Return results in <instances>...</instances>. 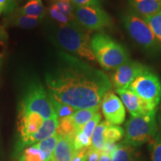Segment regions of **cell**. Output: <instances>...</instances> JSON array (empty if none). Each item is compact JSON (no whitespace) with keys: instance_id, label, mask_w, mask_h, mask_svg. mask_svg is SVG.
Returning a JSON list of instances; mask_svg holds the SVG:
<instances>
[{"instance_id":"6da1fadb","label":"cell","mask_w":161,"mask_h":161,"mask_svg":"<svg viewBox=\"0 0 161 161\" xmlns=\"http://www.w3.org/2000/svg\"><path fill=\"white\" fill-rule=\"evenodd\" d=\"M58 58L45 76L50 98L76 110L100 106L112 87L108 75L67 53L60 52Z\"/></svg>"},{"instance_id":"7a4b0ae2","label":"cell","mask_w":161,"mask_h":161,"mask_svg":"<svg viewBox=\"0 0 161 161\" xmlns=\"http://www.w3.org/2000/svg\"><path fill=\"white\" fill-rule=\"evenodd\" d=\"M91 48L96 60L105 70H115L129 60L123 46L103 32L92 37Z\"/></svg>"},{"instance_id":"3957f363","label":"cell","mask_w":161,"mask_h":161,"mask_svg":"<svg viewBox=\"0 0 161 161\" xmlns=\"http://www.w3.org/2000/svg\"><path fill=\"white\" fill-rule=\"evenodd\" d=\"M156 113L154 111L144 115L131 116L125 125V136L122 142L138 147L147 142H152L158 129Z\"/></svg>"},{"instance_id":"277c9868","label":"cell","mask_w":161,"mask_h":161,"mask_svg":"<svg viewBox=\"0 0 161 161\" xmlns=\"http://www.w3.org/2000/svg\"><path fill=\"white\" fill-rule=\"evenodd\" d=\"M57 37L60 46L67 51L88 60L92 61L96 60L92 51L91 40L89 35L78 28L75 23H69L60 27Z\"/></svg>"},{"instance_id":"5b68a950","label":"cell","mask_w":161,"mask_h":161,"mask_svg":"<svg viewBox=\"0 0 161 161\" xmlns=\"http://www.w3.org/2000/svg\"><path fill=\"white\" fill-rule=\"evenodd\" d=\"M19 110L37 113L44 119L55 115L48 92L38 82H33L27 88L19 104Z\"/></svg>"},{"instance_id":"8992f818","label":"cell","mask_w":161,"mask_h":161,"mask_svg":"<svg viewBox=\"0 0 161 161\" xmlns=\"http://www.w3.org/2000/svg\"><path fill=\"white\" fill-rule=\"evenodd\" d=\"M128 89L158 108L161 98V84L158 76L148 69L141 72L131 82Z\"/></svg>"},{"instance_id":"52a82bcc","label":"cell","mask_w":161,"mask_h":161,"mask_svg":"<svg viewBox=\"0 0 161 161\" xmlns=\"http://www.w3.org/2000/svg\"><path fill=\"white\" fill-rule=\"evenodd\" d=\"M125 29L133 39L145 49H152L157 44V39L144 19L135 14L124 17Z\"/></svg>"},{"instance_id":"ba28073f","label":"cell","mask_w":161,"mask_h":161,"mask_svg":"<svg viewBox=\"0 0 161 161\" xmlns=\"http://www.w3.org/2000/svg\"><path fill=\"white\" fill-rule=\"evenodd\" d=\"M75 17L86 29L98 31L110 26L111 19L100 6H75Z\"/></svg>"},{"instance_id":"9c48e42d","label":"cell","mask_w":161,"mask_h":161,"mask_svg":"<svg viewBox=\"0 0 161 161\" xmlns=\"http://www.w3.org/2000/svg\"><path fill=\"white\" fill-rule=\"evenodd\" d=\"M147 69L138 62L128 60L115 69L110 77V82L116 89L128 88L133 80Z\"/></svg>"},{"instance_id":"30bf717a","label":"cell","mask_w":161,"mask_h":161,"mask_svg":"<svg viewBox=\"0 0 161 161\" xmlns=\"http://www.w3.org/2000/svg\"><path fill=\"white\" fill-rule=\"evenodd\" d=\"M101 105L106 121L110 124L118 125L123 123L126 115L124 104L112 90L104 94Z\"/></svg>"},{"instance_id":"8fae6325","label":"cell","mask_w":161,"mask_h":161,"mask_svg":"<svg viewBox=\"0 0 161 161\" xmlns=\"http://www.w3.org/2000/svg\"><path fill=\"white\" fill-rule=\"evenodd\" d=\"M116 92L132 116L144 115L158 110L128 88L116 89Z\"/></svg>"},{"instance_id":"7c38bea8","label":"cell","mask_w":161,"mask_h":161,"mask_svg":"<svg viewBox=\"0 0 161 161\" xmlns=\"http://www.w3.org/2000/svg\"><path fill=\"white\" fill-rule=\"evenodd\" d=\"M44 119L39 114L27 112L19 110L17 117V130L19 134V140H22L32 135L40 129Z\"/></svg>"},{"instance_id":"4fadbf2b","label":"cell","mask_w":161,"mask_h":161,"mask_svg":"<svg viewBox=\"0 0 161 161\" xmlns=\"http://www.w3.org/2000/svg\"><path fill=\"white\" fill-rule=\"evenodd\" d=\"M58 124V119L56 115L48 119H45L42 126L37 132L24 140H18L16 149L17 152H19L26 146H31V145L33 146V145L37 143L38 142L53 136L56 133Z\"/></svg>"},{"instance_id":"5bb4252c","label":"cell","mask_w":161,"mask_h":161,"mask_svg":"<svg viewBox=\"0 0 161 161\" xmlns=\"http://www.w3.org/2000/svg\"><path fill=\"white\" fill-rule=\"evenodd\" d=\"M75 152L73 140L68 137L58 136V140L52 158L53 161H71Z\"/></svg>"},{"instance_id":"9a60e30c","label":"cell","mask_w":161,"mask_h":161,"mask_svg":"<svg viewBox=\"0 0 161 161\" xmlns=\"http://www.w3.org/2000/svg\"><path fill=\"white\" fill-rule=\"evenodd\" d=\"M132 8L142 17H148L161 11V3L157 0H130Z\"/></svg>"},{"instance_id":"2e32d148","label":"cell","mask_w":161,"mask_h":161,"mask_svg":"<svg viewBox=\"0 0 161 161\" xmlns=\"http://www.w3.org/2000/svg\"><path fill=\"white\" fill-rule=\"evenodd\" d=\"M140 154L137 147L121 142L112 156V161H140Z\"/></svg>"},{"instance_id":"e0dca14e","label":"cell","mask_w":161,"mask_h":161,"mask_svg":"<svg viewBox=\"0 0 161 161\" xmlns=\"http://www.w3.org/2000/svg\"><path fill=\"white\" fill-rule=\"evenodd\" d=\"M15 11L19 14L40 19H42L45 14V8L41 0H30L23 7L16 9Z\"/></svg>"},{"instance_id":"ac0fdd59","label":"cell","mask_w":161,"mask_h":161,"mask_svg":"<svg viewBox=\"0 0 161 161\" xmlns=\"http://www.w3.org/2000/svg\"><path fill=\"white\" fill-rule=\"evenodd\" d=\"M79 130L76 127L72 116L58 119V124L56 134L59 136L68 137L74 140Z\"/></svg>"},{"instance_id":"d6986e66","label":"cell","mask_w":161,"mask_h":161,"mask_svg":"<svg viewBox=\"0 0 161 161\" xmlns=\"http://www.w3.org/2000/svg\"><path fill=\"white\" fill-rule=\"evenodd\" d=\"M100 106L94 107L91 108H85V109H78L71 116L76 127L78 130L81 128L87 123L91 119L99 112Z\"/></svg>"},{"instance_id":"ffe728a7","label":"cell","mask_w":161,"mask_h":161,"mask_svg":"<svg viewBox=\"0 0 161 161\" xmlns=\"http://www.w3.org/2000/svg\"><path fill=\"white\" fill-rule=\"evenodd\" d=\"M41 19L40 18L30 17L15 13L10 16L5 22L10 25L17 26L23 29H32L37 26L40 23Z\"/></svg>"},{"instance_id":"44dd1931","label":"cell","mask_w":161,"mask_h":161,"mask_svg":"<svg viewBox=\"0 0 161 161\" xmlns=\"http://www.w3.org/2000/svg\"><path fill=\"white\" fill-rule=\"evenodd\" d=\"M109 125L110 123L108 121H102L96 127L91 137V146L92 148H96L100 152H102L104 150V146H105L104 133L106 128Z\"/></svg>"},{"instance_id":"7402d4cb","label":"cell","mask_w":161,"mask_h":161,"mask_svg":"<svg viewBox=\"0 0 161 161\" xmlns=\"http://www.w3.org/2000/svg\"><path fill=\"white\" fill-rule=\"evenodd\" d=\"M58 140V136L55 133L53 136H50V137L46 139V140L40 141V142H38L37 143L33 145L32 147L43 152L46 157L45 161H49L50 159L52 158V155H53Z\"/></svg>"},{"instance_id":"603a6c76","label":"cell","mask_w":161,"mask_h":161,"mask_svg":"<svg viewBox=\"0 0 161 161\" xmlns=\"http://www.w3.org/2000/svg\"><path fill=\"white\" fill-rule=\"evenodd\" d=\"M125 131L123 128L119 125L110 124L107 127L104 133L105 143H116L122 140Z\"/></svg>"},{"instance_id":"cb8c5ba5","label":"cell","mask_w":161,"mask_h":161,"mask_svg":"<svg viewBox=\"0 0 161 161\" xmlns=\"http://www.w3.org/2000/svg\"><path fill=\"white\" fill-rule=\"evenodd\" d=\"M144 19L152 29L154 37L161 43V11L150 17H145Z\"/></svg>"},{"instance_id":"d4e9b609","label":"cell","mask_w":161,"mask_h":161,"mask_svg":"<svg viewBox=\"0 0 161 161\" xmlns=\"http://www.w3.org/2000/svg\"><path fill=\"white\" fill-rule=\"evenodd\" d=\"M19 161H45L46 157L43 152L34 147H29L23 151Z\"/></svg>"},{"instance_id":"484cf974","label":"cell","mask_w":161,"mask_h":161,"mask_svg":"<svg viewBox=\"0 0 161 161\" xmlns=\"http://www.w3.org/2000/svg\"><path fill=\"white\" fill-rule=\"evenodd\" d=\"M51 101L54 110H55V115L57 116L58 119H62L72 116L76 110L75 108L67 105V104L60 103V102H58L57 101L52 99V98Z\"/></svg>"},{"instance_id":"4316f807","label":"cell","mask_w":161,"mask_h":161,"mask_svg":"<svg viewBox=\"0 0 161 161\" xmlns=\"http://www.w3.org/2000/svg\"><path fill=\"white\" fill-rule=\"evenodd\" d=\"M73 145L76 152L84 148H88L91 146V138L88 137L80 130L74 139Z\"/></svg>"},{"instance_id":"83f0119b","label":"cell","mask_w":161,"mask_h":161,"mask_svg":"<svg viewBox=\"0 0 161 161\" xmlns=\"http://www.w3.org/2000/svg\"><path fill=\"white\" fill-rule=\"evenodd\" d=\"M52 5H55L58 11L67 16L70 19H72L75 17L73 7H72V3H70V2L54 1Z\"/></svg>"},{"instance_id":"f1b7e54d","label":"cell","mask_w":161,"mask_h":161,"mask_svg":"<svg viewBox=\"0 0 161 161\" xmlns=\"http://www.w3.org/2000/svg\"><path fill=\"white\" fill-rule=\"evenodd\" d=\"M152 142V161H161V131L158 132Z\"/></svg>"},{"instance_id":"f546056e","label":"cell","mask_w":161,"mask_h":161,"mask_svg":"<svg viewBox=\"0 0 161 161\" xmlns=\"http://www.w3.org/2000/svg\"><path fill=\"white\" fill-rule=\"evenodd\" d=\"M49 14L50 16H51L54 19H55L56 21L60 23V27L67 25L70 23L69 21L71 19H70L67 16H66L65 14H64L63 13H61V12L58 11L57 8H56L54 5H52L51 7H50Z\"/></svg>"},{"instance_id":"4dcf8cb0","label":"cell","mask_w":161,"mask_h":161,"mask_svg":"<svg viewBox=\"0 0 161 161\" xmlns=\"http://www.w3.org/2000/svg\"><path fill=\"white\" fill-rule=\"evenodd\" d=\"M101 120V114L99 112L97 113L95 116L90 119L89 122L84 125L83 128H81V131L84 133V134H86L88 137L91 138L92 133H93L94 129L96 128V127L98 125V124L99 123Z\"/></svg>"},{"instance_id":"1f68e13d","label":"cell","mask_w":161,"mask_h":161,"mask_svg":"<svg viewBox=\"0 0 161 161\" xmlns=\"http://www.w3.org/2000/svg\"><path fill=\"white\" fill-rule=\"evenodd\" d=\"M101 152L90 146L86 152V161H99Z\"/></svg>"},{"instance_id":"d6a6232c","label":"cell","mask_w":161,"mask_h":161,"mask_svg":"<svg viewBox=\"0 0 161 161\" xmlns=\"http://www.w3.org/2000/svg\"><path fill=\"white\" fill-rule=\"evenodd\" d=\"M72 3L77 7H81V6H100L99 0H72Z\"/></svg>"},{"instance_id":"836d02e7","label":"cell","mask_w":161,"mask_h":161,"mask_svg":"<svg viewBox=\"0 0 161 161\" xmlns=\"http://www.w3.org/2000/svg\"><path fill=\"white\" fill-rule=\"evenodd\" d=\"M88 148H84V149L77 151L71 161H86V152H87Z\"/></svg>"},{"instance_id":"e575fe53","label":"cell","mask_w":161,"mask_h":161,"mask_svg":"<svg viewBox=\"0 0 161 161\" xmlns=\"http://www.w3.org/2000/svg\"><path fill=\"white\" fill-rule=\"evenodd\" d=\"M17 5L16 0H8L7 6L5 10V15H8L9 14H11L17 9Z\"/></svg>"},{"instance_id":"d590c367","label":"cell","mask_w":161,"mask_h":161,"mask_svg":"<svg viewBox=\"0 0 161 161\" xmlns=\"http://www.w3.org/2000/svg\"><path fill=\"white\" fill-rule=\"evenodd\" d=\"M117 146L118 144L116 143H105V146H104L103 152L108 153V154L112 158L113 154H114L116 148H117Z\"/></svg>"},{"instance_id":"8d00e7d4","label":"cell","mask_w":161,"mask_h":161,"mask_svg":"<svg viewBox=\"0 0 161 161\" xmlns=\"http://www.w3.org/2000/svg\"><path fill=\"white\" fill-rule=\"evenodd\" d=\"M99 161H112V158L108 154V153L102 151V152H101L100 154Z\"/></svg>"},{"instance_id":"74e56055","label":"cell","mask_w":161,"mask_h":161,"mask_svg":"<svg viewBox=\"0 0 161 161\" xmlns=\"http://www.w3.org/2000/svg\"><path fill=\"white\" fill-rule=\"evenodd\" d=\"M7 3L8 0H0V16H2L3 12H5Z\"/></svg>"},{"instance_id":"f35d334b","label":"cell","mask_w":161,"mask_h":161,"mask_svg":"<svg viewBox=\"0 0 161 161\" xmlns=\"http://www.w3.org/2000/svg\"><path fill=\"white\" fill-rule=\"evenodd\" d=\"M4 58H5V56H4V52H3V53L0 54V73H1L2 68H3V66Z\"/></svg>"},{"instance_id":"ab89813d","label":"cell","mask_w":161,"mask_h":161,"mask_svg":"<svg viewBox=\"0 0 161 161\" xmlns=\"http://www.w3.org/2000/svg\"><path fill=\"white\" fill-rule=\"evenodd\" d=\"M158 123H159V125H160V131H161V105H160V108H159V110H158Z\"/></svg>"},{"instance_id":"60d3db41","label":"cell","mask_w":161,"mask_h":161,"mask_svg":"<svg viewBox=\"0 0 161 161\" xmlns=\"http://www.w3.org/2000/svg\"><path fill=\"white\" fill-rule=\"evenodd\" d=\"M157 1H158V2H160V3H161V0H157Z\"/></svg>"},{"instance_id":"b9f144b4","label":"cell","mask_w":161,"mask_h":161,"mask_svg":"<svg viewBox=\"0 0 161 161\" xmlns=\"http://www.w3.org/2000/svg\"><path fill=\"white\" fill-rule=\"evenodd\" d=\"M17 161H19V160H17Z\"/></svg>"}]
</instances>
